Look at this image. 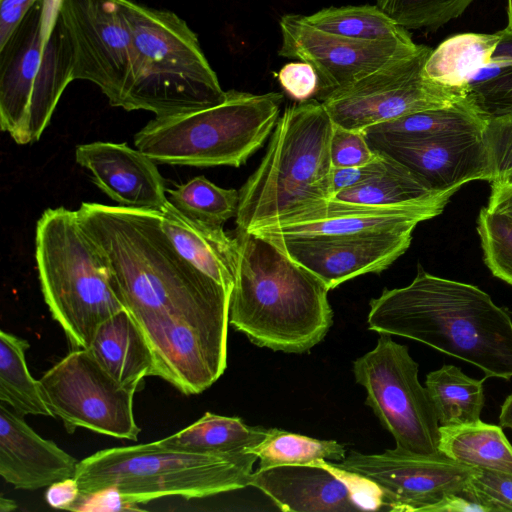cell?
<instances>
[{
	"label": "cell",
	"instance_id": "6da1fadb",
	"mask_svg": "<svg viewBox=\"0 0 512 512\" xmlns=\"http://www.w3.org/2000/svg\"><path fill=\"white\" fill-rule=\"evenodd\" d=\"M76 211L144 337L179 324L228 327L231 293L179 254L158 211L94 202Z\"/></svg>",
	"mask_w": 512,
	"mask_h": 512
},
{
	"label": "cell",
	"instance_id": "7a4b0ae2",
	"mask_svg": "<svg viewBox=\"0 0 512 512\" xmlns=\"http://www.w3.org/2000/svg\"><path fill=\"white\" fill-rule=\"evenodd\" d=\"M368 327L426 344L481 369L512 378V318L475 285L432 275L418 265L412 282L371 299Z\"/></svg>",
	"mask_w": 512,
	"mask_h": 512
},
{
	"label": "cell",
	"instance_id": "3957f363",
	"mask_svg": "<svg viewBox=\"0 0 512 512\" xmlns=\"http://www.w3.org/2000/svg\"><path fill=\"white\" fill-rule=\"evenodd\" d=\"M238 263L229 324L259 347L301 354L333 324L329 288L271 241L236 231Z\"/></svg>",
	"mask_w": 512,
	"mask_h": 512
},
{
	"label": "cell",
	"instance_id": "277c9868",
	"mask_svg": "<svg viewBox=\"0 0 512 512\" xmlns=\"http://www.w3.org/2000/svg\"><path fill=\"white\" fill-rule=\"evenodd\" d=\"M333 122L314 98L288 106L268 148L239 190L236 231H250L313 202L332 198Z\"/></svg>",
	"mask_w": 512,
	"mask_h": 512
},
{
	"label": "cell",
	"instance_id": "5b68a950",
	"mask_svg": "<svg viewBox=\"0 0 512 512\" xmlns=\"http://www.w3.org/2000/svg\"><path fill=\"white\" fill-rule=\"evenodd\" d=\"M132 33V78L121 108L167 117L208 108L226 96L196 34L177 14L121 0Z\"/></svg>",
	"mask_w": 512,
	"mask_h": 512
},
{
	"label": "cell",
	"instance_id": "8992f818",
	"mask_svg": "<svg viewBox=\"0 0 512 512\" xmlns=\"http://www.w3.org/2000/svg\"><path fill=\"white\" fill-rule=\"evenodd\" d=\"M252 453L199 454L160 446L156 441L97 451L78 462L80 494L114 489L128 506L158 498H204L250 486Z\"/></svg>",
	"mask_w": 512,
	"mask_h": 512
},
{
	"label": "cell",
	"instance_id": "52a82bcc",
	"mask_svg": "<svg viewBox=\"0 0 512 512\" xmlns=\"http://www.w3.org/2000/svg\"><path fill=\"white\" fill-rule=\"evenodd\" d=\"M35 257L44 300L73 349H88L98 327L126 309L76 210L46 209L36 224Z\"/></svg>",
	"mask_w": 512,
	"mask_h": 512
},
{
	"label": "cell",
	"instance_id": "ba28073f",
	"mask_svg": "<svg viewBox=\"0 0 512 512\" xmlns=\"http://www.w3.org/2000/svg\"><path fill=\"white\" fill-rule=\"evenodd\" d=\"M282 93L226 91L214 106L155 117L134 136L155 162L193 167H239L258 151L279 120Z\"/></svg>",
	"mask_w": 512,
	"mask_h": 512
},
{
	"label": "cell",
	"instance_id": "9c48e42d",
	"mask_svg": "<svg viewBox=\"0 0 512 512\" xmlns=\"http://www.w3.org/2000/svg\"><path fill=\"white\" fill-rule=\"evenodd\" d=\"M74 53L60 16L43 35V0L0 47V127L17 144L40 139L73 80Z\"/></svg>",
	"mask_w": 512,
	"mask_h": 512
},
{
	"label": "cell",
	"instance_id": "30bf717a",
	"mask_svg": "<svg viewBox=\"0 0 512 512\" xmlns=\"http://www.w3.org/2000/svg\"><path fill=\"white\" fill-rule=\"evenodd\" d=\"M353 372L366 390V405L392 434L396 448L421 455L440 453V426L407 346L381 334L375 348L353 362Z\"/></svg>",
	"mask_w": 512,
	"mask_h": 512
},
{
	"label": "cell",
	"instance_id": "8fae6325",
	"mask_svg": "<svg viewBox=\"0 0 512 512\" xmlns=\"http://www.w3.org/2000/svg\"><path fill=\"white\" fill-rule=\"evenodd\" d=\"M432 49L393 60L337 89L320 102L332 122L350 130L366 128L407 114L451 105L469 93L428 79L424 64Z\"/></svg>",
	"mask_w": 512,
	"mask_h": 512
},
{
	"label": "cell",
	"instance_id": "7c38bea8",
	"mask_svg": "<svg viewBox=\"0 0 512 512\" xmlns=\"http://www.w3.org/2000/svg\"><path fill=\"white\" fill-rule=\"evenodd\" d=\"M52 417L68 433L78 427L128 440H137L140 428L133 412L137 387L117 382L88 349H73L39 380Z\"/></svg>",
	"mask_w": 512,
	"mask_h": 512
},
{
	"label": "cell",
	"instance_id": "4fadbf2b",
	"mask_svg": "<svg viewBox=\"0 0 512 512\" xmlns=\"http://www.w3.org/2000/svg\"><path fill=\"white\" fill-rule=\"evenodd\" d=\"M60 16L74 53L73 80L96 84L121 107L133 69L132 33L121 0H62Z\"/></svg>",
	"mask_w": 512,
	"mask_h": 512
},
{
	"label": "cell",
	"instance_id": "5bb4252c",
	"mask_svg": "<svg viewBox=\"0 0 512 512\" xmlns=\"http://www.w3.org/2000/svg\"><path fill=\"white\" fill-rule=\"evenodd\" d=\"M337 467L373 482L382 493L383 509L431 512L444 497L464 491L473 467L439 453L421 455L399 448L381 454L351 451Z\"/></svg>",
	"mask_w": 512,
	"mask_h": 512
},
{
	"label": "cell",
	"instance_id": "9a60e30c",
	"mask_svg": "<svg viewBox=\"0 0 512 512\" xmlns=\"http://www.w3.org/2000/svg\"><path fill=\"white\" fill-rule=\"evenodd\" d=\"M449 189L400 205H367L335 198L323 199L250 230L266 239L296 236H341L375 233H413L416 226L441 214Z\"/></svg>",
	"mask_w": 512,
	"mask_h": 512
},
{
	"label": "cell",
	"instance_id": "2e32d148",
	"mask_svg": "<svg viewBox=\"0 0 512 512\" xmlns=\"http://www.w3.org/2000/svg\"><path fill=\"white\" fill-rule=\"evenodd\" d=\"M280 29L282 44L278 54L314 67L319 77V101L421 47L414 41H361L338 36L314 27L298 14L282 16Z\"/></svg>",
	"mask_w": 512,
	"mask_h": 512
},
{
	"label": "cell",
	"instance_id": "e0dca14e",
	"mask_svg": "<svg viewBox=\"0 0 512 512\" xmlns=\"http://www.w3.org/2000/svg\"><path fill=\"white\" fill-rule=\"evenodd\" d=\"M250 486L261 490L282 511L384 510L382 493L373 482L326 460L257 469Z\"/></svg>",
	"mask_w": 512,
	"mask_h": 512
},
{
	"label": "cell",
	"instance_id": "ac0fdd59",
	"mask_svg": "<svg viewBox=\"0 0 512 512\" xmlns=\"http://www.w3.org/2000/svg\"><path fill=\"white\" fill-rule=\"evenodd\" d=\"M267 240L316 275L331 290L352 278L387 269L409 248L412 233L296 236Z\"/></svg>",
	"mask_w": 512,
	"mask_h": 512
},
{
	"label": "cell",
	"instance_id": "d6986e66",
	"mask_svg": "<svg viewBox=\"0 0 512 512\" xmlns=\"http://www.w3.org/2000/svg\"><path fill=\"white\" fill-rule=\"evenodd\" d=\"M367 141L373 151L407 167L434 192L460 189L465 183L474 180L490 182L488 158L481 133L427 141Z\"/></svg>",
	"mask_w": 512,
	"mask_h": 512
},
{
	"label": "cell",
	"instance_id": "ffe728a7",
	"mask_svg": "<svg viewBox=\"0 0 512 512\" xmlns=\"http://www.w3.org/2000/svg\"><path fill=\"white\" fill-rule=\"evenodd\" d=\"M76 162L118 206L159 211L168 201L165 181L155 161L126 143L96 141L78 145Z\"/></svg>",
	"mask_w": 512,
	"mask_h": 512
},
{
	"label": "cell",
	"instance_id": "44dd1931",
	"mask_svg": "<svg viewBox=\"0 0 512 512\" xmlns=\"http://www.w3.org/2000/svg\"><path fill=\"white\" fill-rule=\"evenodd\" d=\"M78 461L0 405V475L15 489L37 490L72 478Z\"/></svg>",
	"mask_w": 512,
	"mask_h": 512
},
{
	"label": "cell",
	"instance_id": "7402d4cb",
	"mask_svg": "<svg viewBox=\"0 0 512 512\" xmlns=\"http://www.w3.org/2000/svg\"><path fill=\"white\" fill-rule=\"evenodd\" d=\"M158 212L161 227L179 254L231 293L238 263L236 236L222 226L186 217L169 200Z\"/></svg>",
	"mask_w": 512,
	"mask_h": 512
},
{
	"label": "cell",
	"instance_id": "603a6c76",
	"mask_svg": "<svg viewBox=\"0 0 512 512\" xmlns=\"http://www.w3.org/2000/svg\"><path fill=\"white\" fill-rule=\"evenodd\" d=\"M88 350L124 386L138 388L142 379L150 375L153 364L150 347L127 309L98 327Z\"/></svg>",
	"mask_w": 512,
	"mask_h": 512
},
{
	"label": "cell",
	"instance_id": "cb8c5ba5",
	"mask_svg": "<svg viewBox=\"0 0 512 512\" xmlns=\"http://www.w3.org/2000/svg\"><path fill=\"white\" fill-rule=\"evenodd\" d=\"M486 118L468 94L451 105L407 114L370 126L363 132L367 139L427 141L482 133Z\"/></svg>",
	"mask_w": 512,
	"mask_h": 512
},
{
	"label": "cell",
	"instance_id": "d4e9b609",
	"mask_svg": "<svg viewBox=\"0 0 512 512\" xmlns=\"http://www.w3.org/2000/svg\"><path fill=\"white\" fill-rule=\"evenodd\" d=\"M499 40L498 31L453 35L431 51L423 73L436 83L469 93L470 84L491 66Z\"/></svg>",
	"mask_w": 512,
	"mask_h": 512
},
{
	"label": "cell",
	"instance_id": "484cf974",
	"mask_svg": "<svg viewBox=\"0 0 512 512\" xmlns=\"http://www.w3.org/2000/svg\"><path fill=\"white\" fill-rule=\"evenodd\" d=\"M267 432L268 429L249 426L238 417L206 412L188 427L156 442L179 451L232 455L246 453L262 442Z\"/></svg>",
	"mask_w": 512,
	"mask_h": 512
},
{
	"label": "cell",
	"instance_id": "4316f807",
	"mask_svg": "<svg viewBox=\"0 0 512 512\" xmlns=\"http://www.w3.org/2000/svg\"><path fill=\"white\" fill-rule=\"evenodd\" d=\"M439 452L473 468L512 473V445L502 427L481 420L439 428Z\"/></svg>",
	"mask_w": 512,
	"mask_h": 512
},
{
	"label": "cell",
	"instance_id": "83f0119b",
	"mask_svg": "<svg viewBox=\"0 0 512 512\" xmlns=\"http://www.w3.org/2000/svg\"><path fill=\"white\" fill-rule=\"evenodd\" d=\"M425 387L440 427L481 420L485 397L483 380L464 374L454 365H443L427 374Z\"/></svg>",
	"mask_w": 512,
	"mask_h": 512
},
{
	"label": "cell",
	"instance_id": "f1b7e54d",
	"mask_svg": "<svg viewBox=\"0 0 512 512\" xmlns=\"http://www.w3.org/2000/svg\"><path fill=\"white\" fill-rule=\"evenodd\" d=\"M29 342L14 334L0 332V400L20 415L52 414L47 407L39 380L30 374L26 363Z\"/></svg>",
	"mask_w": 512,
	"mask_h": 512
},
{
	"label": "cell",
	"instance_id": "f546056e",
	"mask_svg": "<svg viewBox=\"0 0 512 512\" xmlns=\"http://www.w3.org/2000/svg\"><path fill=\"white\" fill-rule=\"evenodd\" d=\"M314 27L361 41L412 42L408 30L377 5L329 7L305 16Z\"/></svg>",
	"mask_w": 512,
	"mask_h": 512
},
{
	"label": "cell",
	"instance_id": "4dcf8cb0",
	"mask_svg": "<svg viewBox=\"0 0 512 512\" xmlns=\"http://www.w3.org/2000/svg\"><path fill=\"white\" fill-rule=\"evenodd\" d=\"M260 459L258 469L286 465H305L319 460L340 462L346 457L344 445L335 440H320L272 428L258 445L248 449Z\"/></svg>",
	"mask_w": 512,
	"mask_h": 512
},
{
	"label": "cell",
	"instance_id": "1f68e13d",
	"mask_svg": "<svg viewBox=\"0 0 512 512\" xmlns=\"http://www.w3.org/2000/svg\"><path fill=\"white\" fill-rule=\"evenodd\" d=\"M388 159V166L382 174L343 190L333 198L367 205H400L439 193L432 191L407 167L390 157Z\"/></svg>",
	"mask_w": 512,
	"mask_h": 512
},
{
	"label": "cell",
	"instance_id": "d6a6232c",
	"mask_svg": "<svg viewBox=\"0 0 512 512\" xmlns=\"http://www.w3.org/2000/svg\"><path fill=\"white\" fill-rule=\"evenodd\" d=\"M167 193L180 213L200 222L222 226L237 215L239 191L219 187L204 176L167 189Z\"/></svg>",
	"mask_w": 512,
	"mask_h": 512
},
{
	"label": "cell",
	"instance_id": "836d02e7",
	"mask_svg": "<svg viewBox=\"0 0 512 512\" xmlns=\"http://www.w3.org/2000/svg\"><path fill=\"white\" fill-rule=\"evenodd\" d=\"M475 0H376V5L399 25L436 31L461 16Z\"/></svg>",
	"mask_w": 512,
	"mask_h": 512
},
{
	"label": "cell",
	"instance_id": "e575fe53",
	"mask_svg": "<svg viewBox=\"0 0 512 512\" xmlns=\"http://www.w3.org/2000/svg\"><path fill=\"white\" fill-rule=\"evenodd\" d=\"M477 232L486 266L495 277L512 285V218L484 207Z\"/></svg>",
	"mask_w": 512,
	"mask_h": 512
},
{
	"label": "cell",
	"instance_id": "d590c367",
	"mask_svg": "<svg viewBox=\"0 0 512 512\" xmlns=\"http://www.w3.org/2000/svg\"><path fill=\"white\" fill-rule=\"evenodd\" d=\"M481 137L487 153L490 182L512 177V110L488 115Z\"/></svg>",
	"mask_w": 512,
	"mask_h": 512
},
{
	"label": "cell",
	"instance_id": "8d00e7d4",
	"mask_svg": "<svg viewBox=\"0 0 512 512\" xmlns=\"http://www.w3.org/2000/svg\"><path fill=\"white\" fill-rule=\"evenodd\" d=\"M467 489L489 512H512V473L475 468Z\"/></svg>",
	"mask_w": 512,
	"mask_h": 512
},
{
	"label": "cell",
	"instance_id": "74e56055",
	"mask_svg": "<svg viewBox=\"0 0 512 512\" xmlns=\"http://www.w3.org/2000/svg\"><path fill=\"white\" fill-rule=\"evenodd\" d=\"M469 95L486 116L512 110V68L472 83Z\"/></svg>",
	"mask_w": 512,
	"mask_h": 512
},
{
	"label": "cell",
	"instance_id": "f35d334b",
	"mask_svg": "<svg viewBox=\"0 0 512 512\" xmlns=\"http://www.w3.org/2000/svg\"><path fill=\"white\" fill-rule=\"evenodd\" d=\"M377 157L363 131L350 130L333 123L330 140L332 167H352L367 164Z\"/></svg>",
	"mask_w": 512,
	"mask_h": 512
},
{
	"label": "cell",
	"instance_id": "ab89813d",
	"mask_svg": "<svg viewBox=\"0 0 512 512\" xmlns=\"http://www.w3.org/2000/svg\"><path fill=\"white\" fill-rule=\"evenodd\" d=\"M278 80L284 91L294 100L304 102L312 99L319 91V77L312 65L299 61L284 65Z\"/></svg>",
	"mask_w": 512,
	"mask_h": 512
},
{
	"label": "cell",
	"instance_id": "60d3db41",
	"mask_svg": "<svg viewBox=\"0 0 512 512\" xmlns=\"http://www.w3.org/2000/svg\"><path fill=\"white\" fill-rule=\"evenodd\" d=\"M388 161L386 155L377 152V157L367 164L352 167H332V198L343 190L376 178L386 170Z\"/></svg>",
	"mask_w": 512,
	"mask_h": 512
},
{
	"label": "cell",
	"instance_id": "b9f144b4",
	"mask_svg": "<svg viewBox=\"0 0 512 512\" xmlns=\"http://www.w3.org/2000/svg\"><path fill=\"white\" fill-rule=\"evenodd\" d=\"M40 0H0V47H2L26 14Z\"/></svg>",
	"mask_w": 512,
	"mask_h": 512
},
{
	"label": "cell",
	"instance_id": "7bdbcfd3",
	"mask_svg": "<svg viewBox=\"0 0 512 512\" xmlns=\"http://www.w3.org/2000/svg\"><path fill=\"white\" fill-rule=\"evenodd\" d=\"M79 497L80 489L74 477L51 484L45 492L46 502L56 509L71 510Z\"/></svg>",
	"mask_w": 512,
	"mask_h": 512
},
{
	"label": "cell",
	"instance_id": "ee69618b",
	"mask_svg": "<svg viewBox=\"0 0 512 512\" xmlns=\"http://www.w3.org/2000/svg\"><path fill=\"white\" fill-rule=\"evenodd\" d=\"M431 512H489L468 489L452 493L437 503Z\"/></svg>",
	"mask_w": 512,
	"mask_h": 512
},
{
	"label": "cell",
	"instance_id": "f6af8a7d",
	"mask_svg": "<svg viewBox=\"0 0 512 512\" xmlns=\"http://www.w3.org/2000/svg\"><path fill=\"white\" fill-rule=\"evenodd\" d=\"M500 40L491 58V66L479 74L475 82L483 80L498 70L512 68V31L504 28L498 31Z\"/></svg>",
	"mask_w": 512,
	"mask_h": 512
},
{
	"label": "cell",
	"instance_id": "bcb514c9",
	"mask_svg": "<svg viewBox=\"0 0 512 512\" xmlns=\"http://www.w3.org/2000/svg\"><path fill=\"white\" fill-rule=\"evenodd\" d=\"M486 207L493 212L512 218V177L491 182V193Z\"/></svg>",
	"mask_w": 512,
	"mask_h": 512
},
{
	"label": "cell",
	"instance_id": "7dc6e473",
	"mask_svg": "<svg viewBox=\"0 0 512 512\" xmlns=\"http://www.w3.org/2000/svg\"><path fill=\"white\" fill-rule=\"evenodd\" d=\"M62 0H43V35L46 38L58 17Z\"/></svg>",
	"mask_w": 512,
	"mask_h": 512
},
{
	"label": "cell",
	"instance_id": "c3c4849f",
	"mask_svg": "<svg viewBox=\"0 0 512 512\" xmlns=\"http://www.w3.org/2000/svg\"><path fill=\"white\" fill-rule=\"evenodd\" d=\"M499 423L501 427L512 429V394L505 399L501 406Z\"/></svg>",
	"mask_w": 512,
	"mask_h": 512
},
{
	"label": "cell",
	"instance_id": "681fc988",
	"mask_svg": "<svg viewBox=\"0 0 512 512\" xmlns=\"http://www.w3.org/2000/svg\"><path fill=\"white\" fill-rule=\"evenodd\" d=\"M17 508V504L15 501L5 498L4 496L0 497V511L1 512H9L13 511Z\"/></svg>",
	"mask_w": 512,
	"mask_h": 512
},
{
	"label": "cell",
	"instance_id": "f907efd6",
	"mask_svg": "<svg viewBox=\"0 0 512 512\" xmlns=\"http://www.w3.org/2000/svg\"><path fill=\"white\" fill-rule=\"evenodd\" d=\"M507 16H508V24H507L506 29L512 31V0H508Z\"/></svg>",
	"mask_w": 512,
	"mask_h": 512
}]
</instances>
